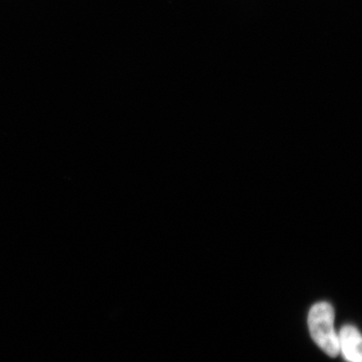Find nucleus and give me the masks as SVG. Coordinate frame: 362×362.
Segmentation results:
<instances>
[{
    "label": "nucleus",
    "instance_id": "obj_1",
    "mask_svg": "<svg viewBox=\"0 0 362 362\" xmlns=\"http://www.w3.org/2000/svg\"><path fill=\"white\" fill-rule=\"evenodd\" d=\"M333 307L327 302L312 306L308 325L312 339L325 354L336 357L339 354L338 334L334 329Z\"/></svg>",
    "mask_w": 362,
    "mask_h": 362
},
{
    "label": "nucleus",
    "instance_id": "obj_2",
    "mask_svg": "<svg viewBox=\"0 0 362 362\" xmlns=\"http://www.w3.org/2000/svg\"><path fill=\"white\" fill-rule=\"evenodd\" d=\"M339 351L348 362H361L362 339L359 330L352 325H345L338 334Z\"/></svg>",
    "mask_w": 362,
    "mask_h": 362
}]
</instances>
